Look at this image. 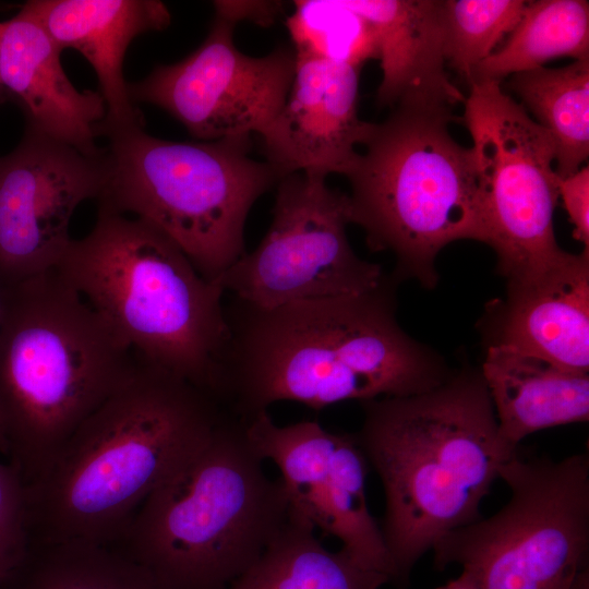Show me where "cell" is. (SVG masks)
<instances>
[{
	"mask_svg": "<svg viewBox=\"0 0 589 589\" xmlns=\"http://www.w3.org/2000/svg\"><path fill=\"white\" fill-rule=\"evenodd\" d=\"M215 397L247 422L278 401L314 410L406 397L448 376L399 326L389 285L263 309L233 297Z\"/></svg>",
	"mask_w": 589,
	"mask_h": 589,
	"instance_id": "cell-1",
	"label": "cell"
},
{
	"mask_svg": "<svg viewBox=\"0 0 589 589\" xmlns=\"http://www.w3.org/2000/svg\"><path fill=\"white\" fill-rule=\"evenodd\" d=\"M229 416L209 393L141 361L26 484L31 540L112 543Z\"/></svg>",
	"mask_w": 589,
	"mask_h": 589,
	"instance_id": "cell-2",
	"label": "cell"
},
{
	"mask_svg": "<svg viewBox=\"0 0 589 589\" xmlns=\"http://www.w3.org/2000/svg\"><path fill=\"white\" fill-rule=\"evenodd\" d=\"M354 434L384 490L381 532L398 589L445 534L481 518L502 466L516 453L500 433L480 373H461L406 397L361 402Z\"/></svg>",
	"mask_w": 589,
	"mask_h": 589,
	"instance_id": "cell-3",
	"label": "cell"
},
{
	"mask_svg": "<svg viewBox=\"0 0 589 589\" xmlns=\"http://www.w3.org/2000/svg\"><path fill=\"white\" fill-rule=\"evenodd\" d=\"M140 363L56 269L0 285V440L25 484Z\"/></svg>",
	"mask_w": 589,
	"mask_h": 589,
	"instance_id": "cell-4",
	"label": "cell"
},
{
	"mask_svg": "<svg viewBox=\"0 0 589 589\" xmlns=\"http://www.w3.org/2000/svg\"><path fill=\"white\" fill-rule=\"evenodd\" d=\"M56 271L140 361L214 396L229 340L226 292L163 231L98 209Z\"/></svg>",
	"mask_w": 589,
	"mask_h": 589,
	"instance_id": "cell-5",
	"label": "cell"
},
{
	"mask_svg": "<svg viewBox=\"0 0 589 589\" xmlns=\"http://www.w3.org/2000/svg\"><path fill=\"white\" fill-rule=\"evenodd\" d=\"M229 416L207 445L137 508L110 545L159 589H225L281 530L290 500Z\"/></svg>",
	"mask_w": 589,
	"mask_h": 589,
	"instance_id": "cell-6",
	"label": "cell"
},
{
	"mask_svg": "<svg viewBox=\"0 0 589 589\" xmlns=\"http://www.w3.org/2000/svg\"><path fill=\"white\" fill-rule=\"evenodd\" d=\"M453 105L401 100L372 123L346 175L352 224L372 251H388L401 273L436 284L435 260L449 243L483 242L471 147L450 134Z\"/></svg>",
	"mask_w": 589,
	"mask_h": 589,
	"instance_id": "cell-7",
	"label": "cell"
},
{
	"mask_svg": "<svg viewBox=\"0 0 589 589\" xmlns=\"http://www.w3.org/2000/svg\"><path fill=\"white\" fill-rule=\"evenodd\" d=\"M105 137L98 209L148 221L216 283L247 252L253 204L280 180L250 157V136L175 142L134 127Z\"/></svg>",
	"mask_w": 589,
	"mask_h": 589,
	"instance_id": "cell-8",
	"label": "cell"
},
{
	"mask_svg": "<svg viewBox=\"0 0 589 589\" xmlns=\"http://www.w3.org/2000/svg\"><path fill=\"white\" fill-rule=\"evenodd\" d=\"M510 490L495 514L442 537L434 566L459 564L480 589H575L588 569L589 455L522 457L500 470Z\"/></svg>",
	"mask_w": 589,
	"mask_h": 589,
	"instance_id": "cell-9",
	"label": "cell"
},
{
	"mask_svg": "<svg viewBox=\"0 0 589 589\" xmlns=\"http://www.w3.org/2000/svg\"><path fill=\"white\" fill-rule=\"evenodd\" d=\"M462 122L472 145L484 243L507 283L558 260L553 214L558 179L551 135L507 94L502 82L470 84Z\"/></svg>",
	"mask_w": 589,
	"mask_h": 589,
	"instance_id": "cell-10",
	"label": "cell"
},
{
	"mask_svg": "<svg viewBox=\"0 0 589 589\" xmlns=\"http://www.w3.org/2000/svg\"><path fill=\"white\" fill-rule=\"evenodd\" d=\"M266 235L216 281L249 304L273 309L292 302L369 292L385 281L381 265L350 245L348 194L326 177L294 172L278 183Z\"/></svg>",
	"mask_w": 589,
	"mask_h": 589,
	"instance_id": "cell-11",
	"label": "cell"
},
{
	"mask_svg": "<svg viewBox=\"0 0 589 589\" xmlns=\"http://www.w3.org/2000/svg\"><path fill=\"white\" fill-rule=\"evenodd\" d=\"M235 26L215 15L192 53L128 84L131 100L161 108L200 141L260 135L286 101L296 56L287 48L248 56L235 45Z\"/></svg>",
	"mask_w": 589,
	"mask_h": 589,
	"instance_id": "cell-12",
	"label": "cell"
},
{
	"mask_svg": "<svg viewBox=\"0 0 589 589\" xmlns=\"http://www.w3.org/2000/svg\"><path fill=\"white\" fill-rule=\"evenodd\" d=\"M247 438L274 462L290 505L323 534L337 538L361 567L396 572L365 493L368 460L354 434L334 433L315 421L277 425L268 411L244 423Z\"/></svg>",
	"mask_w": 589,
	"mask_h": 589,
	"instance_id": "cell-13",
	"label": "cell"
},
{
	"mask_svg": "<svg viewBox=\"0 0 589 589\" xmlns=\"http://www.w3.org/2000/svg\"><path fill=\"white\" fill-rule=\"evenodd\" d=\"M103 154L85 155L27 129L0 157V285L57 268L73 240L75 209L104 187Z\"/></svg>",
	"mask_w": 589,
	"mask_h": 589,
	"instance_id": "cell-14",
	"label": "cell"
},
{
	"mask_svg": "<svg viewBox=\"0 0 589 589\" xmlns=\"http://www.w3.org/2000/svg\"><path fill=\"white\" fill-rule=\"evenodd\" d=\"M286 101L260 134L279 179L294 172L346 176L372 122L360 119L361 67L296 53Z\"/></svg>",
	"mask_w": 589,
	"mask_h": 589,
	"instance_id": "cell-15",
	"label": "cell"
},
{
	"mask_svg": "<svg viewBox=\"0 0 589 589\" xmlns=\"http://www.w3.org/2000/svg\"><path fill=\"white\" fill-rule=\"evenodd\" d=\"M62 51L74 49L94 69L106 103L99 136L144 127L123 77V60L140 35L166 29L171 14L157 0H29L22 8Z\"/></svg>",
	"mask_w": 589,
	"mask_h": 589,
	"instance_id": "cell-16",
	"label": "cell"
},
{
	"mask_svg": "<svg viewBox=\"0 0 589 589\" xmlns=\"http://www.w3.org/2000/svg\"><path fill=\"white\" fill-rule=\"evenodd\" d=\"M61 50L26 11L2 22L0 82L22 104L28 130L89 156L107 113L99 92L79 91L64 72Z\"/></svg>",
	"mask_w": 589,
	"mask_h": 589,
	"instance_id": "cell-17",
	"label": "cell"
},
{
	"mask_svg": "<svg viewBox=\"0 0 589 589\" xmlns=\"http://www.w3.org/2000/svg\"><path fill=\"white\" fill-rule=\"evenodd\" d=\"M561 366L589 372V250L507 283L497 338Z\"/></svg>",
	"mask_w": 589,
	"mask_h": 589,
	"instance_id": "cell-18",
	"label": "cell"
},
{
	"mask_svg": "<svg viewBox=\"0 0 589 589\" xmlns=\"http://www.w3.org/2000/svg\"><path fill=\"white\" fill-rule=\"evenodd\" d=\"M371 27L381 62L376 89L380 107L401 100L443 101L453 106L465 96L445 71L442 1L340 0Z\"/></svg>",
	"mask_w": 589,
	"mask_h": 589,
	"instance_id": "cell-19",
	"label": "cell"
},
{
	"mask_svg": "<svg viewBox=\"0 0 589 589\" xmlns=\"http://www.w3.org/2000/svg\"><path fill=\"white\" fill-rule=\"evenodd\" d=\"M481 375L500 433L514 447L537 431L589 419L588 373L492 344Z\"/></svg>",
	"mask_w": 589,
	"mask_h": 589,
	"instance_id": "cell-20",
	"label": "cell"
},
{
	"mask_svg": "<svg viewBox=\"0 0 589 589\" xmlns=\"http://www.w3.org/2000/svg\"><path fill=\"white\" fill-rule=\"evenodd\" d=\"M388 582L386 575L361 567L342 549L325 548L315 527L291 506L262 555L225 589H380Z\"/></svg>",
	"mask_w": 589,
	"mask_h": 589,
	"instance_id": "cell-21",
	"label": "cell"
},
{
	"mask_svg": "<svg viewBox=\"0 0 589 589\" xmlns=\"http://www.w3.org/2000/svg\"><path fill=\"white\" fill-rule=\"evenodd\" d=\"M508 88L551 135L557 176L579 170L589 156V58L513 74Z\"/></svg>",
	"mask_w": 589,
	"mask_h": 589,
	"instance_id": "cell-22",
	"label": "cell"
},
{
	"mask_svg": "<svg viewBox=\"0 0 589 589\" xmlns=\"http://www.w3.org/2000/svg\"><path fill=\"white\" fill-rule=\"evenodd\" d=\"M0 589H159L135 562L110 544L36 541Z\"/></svg>",
	"mask_w": 589,
	"mask_h": 589,
	"instance_id": "cell-23",
	"label": "cell"
},
{
	"mask_svg": "<svg viewBox=\"0 0 589 589\" xmlns=\"http://www.w3.org/2000/svg\"><path fill=\"white\" fill-rule=\"evenodd\" d=\"M561 57L589 58V2L527 1L505 43L476 68L469 84L502 82L506 76L538 69Z\"/></svg>",
	"mask_w": 589,
	"mask_h": 589,
	"instance_id": "cell-24",
	"label": "cell"
},
{
	"mask_svg": "<svg viewBox=\"0 0 589 589\" xmlns=\"http://www.w3.org/2000/svg\"><path fill=\"white\" fill-rule=\"evenodd\" d=\"M287 19L293 51L361 67L377 58L370 25L340 0H297Z\"/></svg>",
	"mask_w": 589,
	"mask_h": 589,
	"instance_id": "cell-25",
	"label": "cell"
},
{
	"mask_svg": "<svg viewBox=\"0 0 589 589\" xmlns=\"http://www.w3.org/2000/svg\"><path fill=\"white\" fill-rule=\"evenodd\" d=\"M525 0L442 1L446 63L470 83L476 68L520 20Z\"/></svg>",
	"mask_w": 589,
	"mask_h": 589,
	"instance_id": "cell-26",
	"label": "cell"
},
{
	"mask_svg": "<svg viewBox=\"0 0 589 589\" xmlns=\"http://www.w3.org/2000/svg\"><path fill=\"white\" fill-rule=\"evenodd\" d=\"M29 541L26 484L10 462H0V588Z\"/></svg>",
	"mask_w": 589,
	"mask_h": 589,
	"instance_id": "cell-27",
	"label": "cell"
},
{
	"mask_svg": "<svg viewBox=\"0 0 589 589\" xmlns=\"http://www.w3.org/2000/svg\"><path fill=\"white\" fill-rule=\"evenodd\" d=\"M558 197L573 225V237L589 248V167L558 179Z\"/></svg>",
	"mask_w": 589,
	"mask_h": 589,
	"instance_id": "cell-28",
	"label": "cell"
},
{
	"mask_svg": "<svg viewBox=\"0 0 589 589\" xmlns=\"http://www.w3.org/2000/svg\"><path fill=\"white\" fill-rule=\"evenodd\" d=\"M215 15L235 24L250 21L268 26L283 12V3L277 1H214Z\"/></svg>",
	"mask_w": 589,
	"mask_h": 589,
	"instance_id": "cell-29",
	"label": "cell"
},
{
	"mask_svg": "<svg viewBox=\"0 0 589 589\" xmlns=\"http://www.w3.org/2000/svg\"><path fill=\"white\" fill-rule=\"evenodd\" d=\"M436 589H480L476 576L467 570L462 569L461 574L449 580L447 584L436 588Z\"/></svg>",
	"mask_w": 589,
	"mask_h": 589,
	"instance_id": "cell-30",
	"label": "cell"
},
{
	"mask_svg": "<svg viewBox=\"0 0 589 589\" xmlns=\"http://www.w3.org/2000/svg\"><path fill=\"white\" fill-rule=\"evenodd\" d=\"M1 31H2V22H0V35H1ZM0 86H1V82H0Z\"/></svg>",
	"mask_w": 589,
	"mask_h": 589,
	"instance_id": "cell-31",
	"label": "cell"
},
{
	"mask_svg": "<svg viewBox=\"0 0 589 589\" xmlns=\"http://www.w3.org/2000/svg\"><path fill=\"white\" fill-rule=\"evenodd\" d=\"M3 449H2V444H1V440H0V453L2 454Z\"/></svg>",
	"mask_w": 589,
	"mask_h": 589,
	"instance_id": "cell-32",
	"label": "cell"
}]
</instances>
